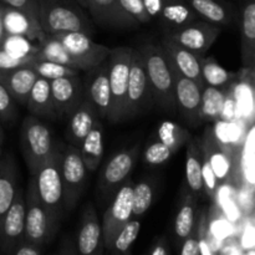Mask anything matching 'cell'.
<instances>
[{"label": "cell", "mask_w": 255, "mask_h": 255, "mask_svg": "<svg viewBox=\"0 0 255 255\" xmlns=\"http://www.w3.org/2000/svg\"><path fill=\"white\" fill-rule=\"evenodd\" d=\"M122 9L137 20L139 24H147L151 21V16L146 11L142 0H119Z\"/></svg>", "instance_id": "46"}, {"label": "cell", "mask_w": 255, "mask_h": 255, "mask_svg": "<svg viewBox=\"0 0 255 255\" xmlns=\"http://www.w3.org/2000/svg\"><path fill=\"white\" fill-rule=\"evenodd\" d=\"M133 181L127 179L121 188L112 197L111 204L104 214L101 223L104 246L107 251H111L112 244L117 234L132 218V194H133Z\"/></svg>", "instance_id": "11"}, {"label": "cell", "mask_w": 255, "mask_h": 255, "mask_svg": "<svg viewBox=\"0 0 255 255\" xmlns=\"http://www.w3.org/2000/svg\"><path fill=\"white\" fill-rule=\"evenodd\" d=\"M191 137L192 134L188 129L172 121L162 122L157 131V139L169 147L174 153L186 146Z\"/></svg>", "instance_id": "34"}, {"label": "cell", "mask_w": 255, "mask_h": 255, "mask_svg": "<svg viewBox=\"0 0 255 255\" xmlns=\"http://www.w3.org/2000/svg\"><path fill=\"white\" fill-rule=\"evenodd\" d=\"M139 229H141V222L136 218L129 219L126 226L117 234L116 239L112 244V248L110 251L112 255H125L129 253V248L138 237Z\"/></svg>", "instance_id": "38"}, {"label": "cell", "mask_w": 255, "mask_h": 255, "mask_svg": "<svg viewBox=\"0 0 255 255\" xmlns=\"http://www.w3.org/2000/svg\"><path fill=\"white\" fill-rule=\"evenodd\" d=\"M0 47L16 57L30 56L39 51L37 42L32 44V41H30L29 39L24 36H17V35H5Z\"/></svg>", "instance_id": "40"}, {"label": "cell", "mask_w": 255, "mask_h": 255, "mask_svg": "<svg viewBox=\"0 0 255 255\" xmlns=\"http://www.w3.org/2000/svg\"><path fill=\"white\" fill-rule=\"evenodd\" d=\"M87 169L77 147L64 146L61 156V181L64 189L65 212H71L76 207L85 189Z\"/></svg>", "instance_id": "9"}, {"label": "cell", "mask_w": 255, "mask_h": 255, "mask_svg": "<svg viewBox=\"0 0 255 255\" xmlns=\"http://www.w3.org/2000/svg\"><path fill=\"white\" fill-rule=\"evenodd\" d=\"M86 9L100 26L107 29H136L139 22L127 14L119 0H86Z\"/></svg>", "instance_id": "17"}, {"label": "cell", "mask_w": 255, "mask_h": 255, "mask_svg": "<svg viewBox=\"0 0 255 255\" xmlns=\"http://www.w3.org/2000/svg\"><path fill=\"white\" fill-rule=\"evenodd\" d=\"M50 92L56 119L69 116L85 99L84 84L80 75L51 80Z\"/></svg>", "instance_id": "15"}, {"label": "cell", "mask_w": 255, "mask_h": 255, "mask_svg": "<svg viewBox=\"0 0 255 255\" xmlns=\"http://www.w3.org/2000/svg\"><path fill=\"white\" fill-rule=\"evenodd\" d=\"M37 74L30 65L10 70H0V82L9 91L15 102L25 106L30 90L37 80Z\"/></svg>", "instance_id": "22"}, {"label": "cell", "mask_w": 255, "mask_h": 255, "mask_svg": "<svg viewBox=\"0 0 255 255\" xmlns=\"http://www.w3.org/2000/svg\"><path fill=\"white\" fill-rule=\"evenodd\" d=\"M186 181L188 191L194 196H199L203 192L202 184V163L203 151L202 142L198 137H191L186 144Z\"/></svg>", "instance_id": "26"}, {"label": "cell", "mask_w": 255, "mask_h": 255, "mask_svg": "<svg viewBox=\"0 0 255 255\" xmlns=\"http://www.w3.org/2000/svg\"><path fill=\"white\" fill-rule=\"evenodd\" d=\"M76 247L77 255H104L105 246L101 222L91 203H87L82 212Z\"/></svg>", "instance_id": "18"}, {"label": "cell", "mask_w": 255, "mask_h": 255, "mask_svg": "<svg viewBox=\"0 0 255 255\" xmlns=\"http://www.w3.org/2000/svg\"><path fill=\"white\" fill-rule=\"evenodd\" d=\"M201 75L204 85L218 89H226L238 79V74L226 70L216 59L204 56L201 59Z\"/></svg>", "instance_id": "33"}, {"label": "cell", "mask_w": 255, "mask_h": 255, "mask_svg": "<svg viewBox=\"0 0 255 255\" xmlns=\"http://www.w3.org/2000/svg\"><path fill=\"white\" fill-rule=\"evenodd\" d=\"M201 142L204 158L213 169L218 181L223 182L231 179L234 173L232 149L226 148V146L218 141L212 127H207Z\"/></svg>", "instance_id": "19"}, {"label": "cell", "mask_w": 255, "mask_h": 255, "mask_svg": "<svg viewBox=\"0 0 255 255\" xmlns=\"http://www.w3.org/2000/svg\"><path fill=\"white\" fill-rule=\"evenodd\" d=\"M35 60L34 55L24 57H16L12 56L11 54L6 52L0 47V70H10L15 69V67L25 66V65H30Z\"/></svg>", "instance_id": "47"}, {"label": "cell", "mask_w": 255, "mask_h": 255, "mask_svg": "<svg viewBox=\"0 0 255 255\" xmlns=\"http://www.w3.org/2000/svg\"><path fill=\"white\" fill-rule=\"evenodd\" d=\"M186 1L191 5L199 17H203L204 21L219 26L229 25L233 21V9L229 2L224 0H186Z\"/></svg>", "instance_id": "30"}, {"label": "cell", "mask_w": 255, "mask_h": 255, "mask_svg": "<svg viewBox=\"0 0 255 255\" xmlns=\"http://www.w3.org/2000/svg\"><path fill=\"white\" fill-rule=\"evenodd\" d=\"M222 255H241V253H239V249L236 248V247H227Z\"/></svg>", "instance_id": "54"}, {"label": "cell", "mask_w": 255, "mask_h": 255, "mask_svg": "<svg viewBox=\"0 0 255 255\" xmlns=\"http://www.w3.org/2000/svg\"><path fill=\"white\" fill-rule=\"evenodd\" d=\"M241 57L244 69H255V0H246L242 10Z\"/></svg>", "instance_id": "24"}, {"label": "cell", "mask_w": 255, "mask_h": 255, "mask_svg": "<svg viewBox=\"0 0 255 255\" xmlns=\"http://www.w3.org/2000/svg\"><path fill=\"white\" fill-rule=\"evenodd\" d=\"M141 154V144L119 152L106 163L99 178V191L106 201L112 199L122 184L129 178Z\"/></svg>", "instance_id": "10"}, {"label": "cell", "mask_w": 255, "mask_h": 255, "mask_svg": "<svg viewBox=\"0 0 255 255\" xmlns=\"http://www.w3.org/2000/svg\"><path fill=\"white\" fill-rule=\"evenodd\" d=\"M152 106H154V101L144 69L143 59L138 49H133L127 82L125 121L143 115L144 112L149 111Z\"/></svg>", "instance_id": "7"}, {"label": "cell", "mask_w": 255, "mask_h": 255, "mask_svg": "<svg viewBox=\"0 0 255 255\" xmlns=\"http://www.w3.org/2000/svg\"><path fill=\"white\" fill-rule=\"evenodd\" d=\"M25 201V229L24 242L42 248L56 234L59 227L54 224L47 214L44 204L37 194L35 176H31L27 183Z\"/></svg>", "instance_id": "5"}, {"label": "cell", "mask_w": 255, "mask_h": 255, "mask_svg": "<svg viewBox=\"0 0 255 255\" xmlns=\"http://www.w3.org/2000/svg\"><path fill=\"white\" fill-rule=\"evenodd\" d=\"M55 255H77V252L75 251V247L72 246V243L70 241H66L62 246L61 251H60L59 254Z\"/></svg>", "instance_id": "53"}, {"label": "cell", "mask_w": 255, "mask_h": 255, "mask_svg": "<svg viewBox=\"0 0 255 255\" xmlns=\"http://www.w3.org/2000/svg\"><path fill=\"white\" fill-rule=\"evenodd\" d=\"M4 5L14 9L21 10V11L26 12L30 16L39 19V14H37V0H0Z\"/></svg>", "instance_id": "48"}, {"label": "cell", "mask_w": 255, "mask_h": 255, "mask_svg": "<svg viewBox=\"0 0 255 255\" xmlns=\"http://www.w3.org/2000/svg\"><path fill=\"white\" fill-rule=\"evenodd\" d=\"M20 146L30 174H35L42 162L52 153L56 144L51 131L40 119L29 115L24 119L20 132Z\"/></svg>", "instance_id": "6"}, {"label": "cell", "mask_w": 255, "mask_h": 255, "mask_svg": "<svg viewBox=\"0 0 255 255\" xmlns=\"http://www.w3.org/2000/svg\"><path fill=\"white\" fill-rule=\"evenodd\" d=\"M67 120H69L66 129L67 141L71 146L80 148L85 137L92 128L96 120H99V116L89 100L84 99L81 104L67 116Z\"/></svg>", "instance_id": "23"}, {"label": "cell", "mask_w": 255, "mask_h": 255, "mask_svg": "<svg viewBox=\"0 0 255 255\" xmlns=\"http://www.w3.org/2000/svg\"><path fill=\"white\" fill-rule=\"evenodd\" d=\"M202 184H203V191L206 192L207 196L212 199L216 198L219 189V181L204 156L203 163H202Z\"/></svg>", "instance_id": "45"}, {"label": "cell", "mask_w": 255, "mask_h": 255, "mask_svg": "<svg viewBox=\"0 0 255 255\" xmlns=\"http://www.w3.org/2000/svg\"><path fill=\"white\" fill-rule=\"evenodd\" d=\"M197 197L187 191L182 198L181 207L174 219V236L178 244L188 238L196 228L197 223Z\"/></svg>", "instance_id": "31"}, {"label": "cell", "mask_w": 255, "mask_h": 255, "mask_svg": "<svg viewBox=\"0 0 255 255\" xmlns=\"http://www.w3.org/2000/svg\"><path fill=\"white\" fill-rule=\"evenodd\" d=\"M2 141H4V131H2L1 125H0V144L2 143Z\"/></svg>", "instance_id": "57"}, {"label": "cell", "mask_w": 255, "mask_h": 255, "mask_svg": "<svg viewBox=\"0 0 255 255\" xmlns=\"http://www.w3.org/2000/svg\"><path fill=\"white\" fill-rule=\"evenodd\" d=\"M181 255H199L198 239H197L196 228L188 238L184 239L181 244Z\"/></svg>", "instance_id": "49"}, {"label": "cell", "mask_w": 255, "mask_h": 255, "mask_svg": "<svg viewBox=\"0 0 255 255\" xmlns=\"http://www.w3.org/2000/svg\"><path fill=\"white\" fill-rule=\"evenodd\" d=\"M75 1H76L80 6H82L84 9H86V0H75Z\"/></svg>", "instance_id": "56"}, {"label": "cell", "mask_w": 255, "mask_h": 255, "mask_svg": "<svg viewBox=\"0 0 255 255\" xmlns=\"http://www.w3.org/2000/svg\"><path fill=\"white\" fill-rule=\"evenodd\" d=\"M154 197V184L151 179H144L133 184L132 194V217L141 218L151 208Z\"/></svg>", "instance_id": "37"}, {"label": "cell", "mask_w": 255, "mask_h": 255, "mask_svg": "<svg viewBox=\"0 0 255 255\" xmlns=\"http://www.w3.org/2000/svg\"><path fill=\"white\" fill-rule=\"evenodd\" d=\"M157 17L166 30H171L196 21L199 16L186 0H163Z\"/></svg>", "instance_id": "27"}, {"label": "cell", "mask_w": 255, "mask_h": 255, "mask_svg": "<svg viewBox=\"0 0 255 255\" xmlns=\"http://www.w3.org/2000/svg\"><path fill=\"white\" fill-rule=\"evenodd\" d=\"M17 178V168L12 157L7 156L0 161V226L16 194Z\"/></svg>", "instance_id": "28"}, {"label": "cell", "mask_w": 255, "mask_h": 255, "mask_svg": "<svg viewBox=\"0 0 255 255\" xmlns=\"http://www.w3.org/2000/svg\"><path fill=\"white\" fill-rule=\"evenodd\" d=\"M25 201L22 189L17 188L15 198L0 226V255H11L24 242Z\"/></svg>", "instance_id": "13"}, {"label": "cell", "mask_w": 255, "mask_h": 255, "mask_svg": "<svg viewBox=\"0 0 255 255\" xmlns=\"http://www.w3.org/2000/svg\"><path fill=\"white\" fill-rule=\"evenodd\" d=\"M0 157H1V144H0Z\"/></svg>", "instance_id": "59"}, {"label": "cell", "mask_w": 255, "mask_h": 255, "mask_svg": "<svg viewBox=\"0 0 255 255\" xmlns=\"http://www.w3.org/2000/svg\"><path fill=\"white\" fill-rule=\"evenodd\" d=\"M255 128L252 126L246 133V141H244L243 153H242V167H243L244 178L251 186H254V147H255Z\"/></svg>", "instance_id": "41"}, {"label": "cell", "mask_w": 255, "mask_h": 255, "mask_svg": "<svg viewBox=\"0 0 255 255\" xmlns=\"http://www.w3.org/2000/svg\"><path fill=\"white\" fill-rule=\"evenodd\" d=\"M2 27L5 35L24 36L32 42H40L46 36L39 19L6 5H2Z\"/></svg>", "instance_id": "20"}, {"label": "cell", "mask_w": 255, "mask_h": 255, "mask_svg": "<svg viewBox=\"0 0 255 255\" xmlns=\"http://www.w3.org/2000/svg\"><path fill=\"white\" fill-rule=\"evenodd\" d=\"M221 32L222 27L219 25L204 20H196L183 26L166 30L163 36L168 37L169 40L177 42L198 56H204L212 45L217 41Z\"/></svg>", "instance_id": "12"}, {"label": "cell", "mask_w": 255, "mask_h": 255, "mask_svg": "<svg viewBox=\"0 0 255 255\" xmlns=\"http://www.w3.org/2000/svg\"><path fill=\"white\" fill-rule=\"evenodd\" d=\"M248 255H254V253H253V251H251V252H249V253H248Z\"/></svg>", "instance_id": "58"}, {"label": "cell", "mask_w": 255, "mask_h": 255, "mask_svg": "<svg viewBox=\"0 0 255 255\" xmlns=\"http://www.w3.org/2000/svg\"><path fill=\"white\" fill-rule=\"evenodd\" d=\"M125 255H131V254H129V253H127V254H125Z\"/></svg>", "instance_id": "60"}, {"label": "cell", "mask_w": 255, "mask_h": 255, "mask_svg": "<svg viewBox=\"0 0 255 255\" xmlns=\"http://www.w3.org/2000/svg\"><path fill=\"white\" fill-rule=\"evenodd\" d=\"M151 255H168V246H167V241L163 238L158 239L152 247Z\"/></svg>", "instance_id": "52"}, {"label": "cell", "mask_w": 255, "mask_h": 255, "mask_svg": "<svg viewBox=\"0 0 255 255\" xmlns=\"http://www.w3.org/2000/svg\"><path fill=\"white\" fill-rule=\"evenodd\" d=\"M37 44H39V51L34 55L35 60H46V61L57 62L72 67V60L69 52L66 51L61 41L57 40L54 35H46Z\"/></svg>", "instance_id": "35"}, {"label": "cell", "mask_w": 255, "mask_h": 255, "mask_svg": "<svg viewBox=\"0 0 255 255\" xmlns=\"http://www.w3.org/2000/svg\"><path fill=\"white\" fill-rule=\"evenodd\" d=\"M5 37V31L4 27H2V5H0V46H1V42Z\"/></svg>", "instance_id": "55"}, {"label": "cell", "mask_w": 255, "mask_h": 255, "mask_svg": "<svg viewBox=\"0 0 255 255\" xmlns=\"http://www.w3.org/2000/svg\"><path fill=\"white\" fill-rule=\"evenodd\" d=\"M86 72L85 81H82L85 90V99L89 100L90 104L96 111L99 119L107 120L110 105H111L107 60Z\"/></svg>", "instance_id": "16"}, {"label": "cell", "mask_w": 255, "mask_h": 255, "mask_svg": "<svg viewBox=\"0 0 255 255\" xmlns=\"http://www.w3.org/2000/svg\"><path fill=\"white\" fill-rule=\"evenodd\" d=\"M30 66L35 70L37 76L46 79L49 81L59 77L65 76H74V75H79L80 71L72 69V67L66 66V65L57 64V62L46 61V60H34L30 64Z\"/></svg>", "instance_id": "39"}, {"label": "cell", "mask_w": 255, "mask_h": 255, "mask_svg": "<svg viewBox=\"0 0 255 255\" xmlns=\"http://www.w3.org/2000/svg\"><path fill=\"white\" fill-rule=\"evenodd\" d=\"M26 109L30 115L40 120L56 119L54 106H52L51 92H50V81L42 77H37L35 84L30 90L26 101Z\"/></svg>", "instance_id": "25"}, {"label": "cell", "mask_w": 255, "mask_h": 255, "mask_svg": "<svg viewBox=\"0 0 255 255\" xmlns=\"http://www.w3.org/2000/svg\"><path fill=\"white\" fill-rule=\"evenodd\" d=\"M161 45L166 52L168 54L169 60L174 69L189 80H193L201 86H204V82L202 80L201 75V59L203 56H198L194 52L184 49L177 42L172 41L168 37L163 36L161 39Z\"/></svg>", "instance_id": "21"}, {"label": "cell", "mask_w": 255, "mask_h": 255, "mask_svg": "<svg viewBox=\"0 0 255 255\" xmlns=\"http://www.w3.org/2000/svg\"><path fill=\"white\" fill-rule=\"evenodd\" d=\"M254 74L249 75V77H241V82L236 85L234 90H232V96L236 102L237 111L243 117L253 116L254 112Z\"/></svg>", "instance_id": "36"}, {"label": "cell", "mask_w": 255, "mask_h": 255, "mask_svg": "<svg viewBox=\"0 0 255 255\" xmlns=\"http://www.w3.org/2000/svg\"><path fill=\"white\" fill-rule=\"evenodd\" d=\"M84 7L75 0H37V14L42 31L46 35L59 32L94 34V26Z\"/></svg>", "instance_id": "2"}, {"label": "cell", "mask_w": 255, "mask_h": 255, "mask_svg": "<svg viewBox=\"0 0 255 255\" xmlns=\"http://www.w3.org/2000/svg\"><path fill=\"white\" fill-rule=\"evenodd\" d=\"M144 62L154 105L164 111H174V71L162 45L144 44L138 49Z\"/></svg>", "instance_id": "1"}, {"label": "cell", "mask_w": 255, "mask_h": 255, "mask_svg": "<svg viewBox=\"0 0 255 255\" xmlns=\"http://www.w3.org/2000/svg\"><path fill=\"white\" fill-rule=\"evenodd\" d=\"M173 154L174 152L169 147H167L166 144L157 139L144 148L143 153H142V161L148 166L157 167L169 161Z\"/></svg>", "instance_id": "42"}, {"label": "cell", "mask_w": 255, "mask_h": 255, "mask_svg": "<svg viewBox=\"0 0 255 255\" xmlns=\"http://www.w3.org/2000/svg\"><path fill=\"white\" fill-rule=\"evenodd\" d=\"M143 2V6L146 9V11L148 12V15L152 17L158 16L159 11L162 9V2L163 0H142Z\"/></svg>", "instance_id": "51"}, {"label": "cell", "mask_w": 255, "mask_h": 255, "mask_svg": "<svg viewBox=\"0 0 255 255\" xmlns=\"http://www.w3.org/2000/svg\"><path fill=\"white\" fill-rule=\"evenodd\" d=\"M54 36L64 45L72 60V67L77 71H89L99 66L106 61L111 50L82 32H59Z\"/></svg>", "instance_id": "8"}, {"label": "cell", "mask_w": 255, "mask_h": 255, "mask_svg": "<svg viewBox=\"0 0 255 255\" xmlns=\"http://www.w3.org/2000/svg\"><path fill=\"white\" fill-rule=\"evenodd\" d=\"M11 255H41V248L26 243V242H22L21 244H19V247L15 249L14 253Z\"/></svg>", "instance_id": "50"}, {"label": "cell", "mask_w": 255, "mask_h": 255, "mask_svg": "<svg viewBox=\"0 0 255 255\" xmlns=\"http://www.w3.org/2000/svg\"><path fill=\"white\" fill-rule=\"evenodd\" d=\"M132 50L133 47L129 46L114 47L110 50L107 57L110 92H111V105H110L107 120L114 124L125 121L127 82H128Z\"/></svg>", "instance_id": "4"}, {"label": "cell", "mask_w": 255, "mask_h": 255, "mask_svg": "<svg viewBox=\"0 0 255 255\" xmlns=\"http://www.w3.org/2000/svg\"><path fill=\"white\" fill-rule=\"evenodd\" d=\"M17 117V109L15 100L9 94L4 85L0 82V121L2 124L10 125Z\"/></svg>", "instance_id": "43"}, {"label": "cell", "mask_w": 255, "mask_h": 255, "mask_svg": "<svg viewBox=\"0 0 255 255\" xmlns=\"http://www.w3.org/2000/svg\"><path fill=\"white\" fill-rule=\"evenodd\" d=\"M64 144H56L52 153L35 172L36 189L41 203L56 227L64 218V189L61 181V156Z\"/></svg>", "instance_id": "3"}, {"label": "cell", "mask_w": 255, "mask_h": 255, "mask_svg": "<svg viewBox=\"0 0 255 255\" xmlns=\"http://www.w3.org/2000/svg\"><path fill=\"white\" fill-rule=\"evenodd\" d=\"M169 57V56H168ZM173 66V65H172ZM174 71V101L176 110L182 119L191 127L202 124L201 119V92L202 87L193 80L182 76L173 66Z\"/></svg>", "instance_id": "14"}, {"label": "cell", "mask_w": 255, "mask_h": 255, "mask_svg": "<svg viewBox=\"0 0 255 255\" xmlns=\"http://www.w3.org/2000/svg\"><path fill=\"white\" fill-rule=\"evenodd\" d=\"M79 149L87 172L96 171L104 157V127L101 120H96Z\"/></svg>", "instance_id": "29"}, {"label": "cell", "mask_w": 255, "mask_h": 255, "mask_svg": "<svg viewBox=\"0 0 255 255\" xmlns=\"http://www.w3.org/2000/svg\"><path fill=\"white\" fill-rule=\"evenodd\" d=\"M196 233L198 239L199 255H216L213 253L208 239V217L204 211L201 212L198 221L196 223Z\"/></svg>", "instance_id": "44"}, {"label": "cell", "mask_w": 255, "mask_h": 255, "mask_svg": "<svg viewBox=\"0 0 255 255\" xmlns=\"http://www.w3.org/2000/svg\"><path fill=\"white\" fill-rule=\"evenodd\" d=\"M227 90L204 85L201 92L202 122L221 121L222 112L227 99Z\"/></svg>", "instance_id": "32"}]
</instances>
